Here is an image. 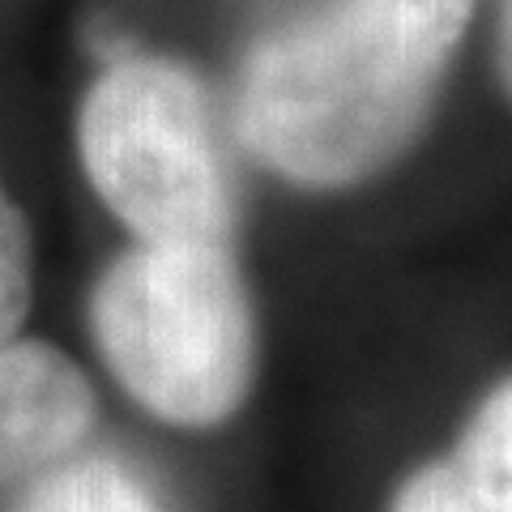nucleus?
I'll use <instances>...</instances> for the list:
<instances>
[{"mask_svg":"<svg viewBox=\"0 0 512 512\" xmlns=\"http://www.w3.org/2000/svg\"><path fill=\"white\" fill-rule=\"evenodd\" d=\"M478 0H308L252 39L235 137L299 188L372 180L423 133Z\"/></svg>","mask_w":512,"mask_h":512,"instance_id":"nucleus-1","label":"nucleus"},{"mask_svg":"<svg viewBox=\"0 0 512 512\" xmlns=\"http://www.w3.org/2000/svg\"><path fill=\"white\" fill-rule=\"evenodd\" d=\"M90 325L116 380L167 423H222L252 384V303L227 244L137 239L94 286Z\"/></svg>","mask_w":512,"mask_h":512,"instance_id":"nucleus-2","label":"nucleus"},{"mask_svg":"<svg viewBox=\"0 0 512 512\" xmlns=\"http://www.w3.org/2000/svg\"><path fill=\"white\" fill-rule=\"evenodd\" d=\"M77 158L99 201L146 244H227L235 188L214 103L184 60L116 52L77 107Z\"/></svg>","mask_w":512,"mask_h":512,"instance_id":"nucleus-3","label":"nucleus"},{"mask_svg":"<svg viewBox=\"0 0 512 512\" xmlns=\"http://www.w3.org/2000/svg\"><path fill=\"white\" fill-rule=\"evenodd\" d=\"M90 419V380L69 355L47 342L0 346V487L60 461Z\"/></svg>","mask_w":512,"mask_h":512,"instance_id":"nucleus-4","label":"nucleus"},{"mask_svg":"<svg viewBox=\"0 0 512 512\" xmlns=\"http://www.w3.org/2000/svg\"><path fill=\"white\" fill-rule=\"evenodd\" d=\"M18 512H167V504L133 466L94 453L35 483Z\"/></svg>","mask_w":512,"mask_h":512,"instance_id":"nucleus-5","label":"nucleus"},{"mask_svg":"<svg viewBox=\"0 0 512 512\" xmlns=\"http://www.w3.org/2000/svg\"><path fill=\"white\" fill-rule=\"evenodd\" d=\"M457 466L483 487L495 504L512 512V380L487 397L461 440Z\"/></svg>","mask_w":512,"mask_h":512,"instance_id":"nucleus-6","label":"nucleus"},{"mask_svg":"<svg viewBox=\"0 0 512 512\" xmlns=\"http://www.w3.org/2000/svg\"><path fill=\"white\" fill-rule=\"evenodd\" d=\"M30 295H35V239L18 201L0 184V346L26 320Z\"/></svg>","mask_w":512,"mask_h":512,"instance_id":"nucleus-7","label":"nucleus"},{"mask_svg":"<svg viewBox=\"0 0 512 512\" xmlns=\"http://www.w3.org/2000/svg\"><path fill=\"white\" fill-rule=\"evenodd\" d=\"M397 512H508L474 483L453 461V466H431L419 478H410L397 495Z\"/></svg>","mask_w":512,"mask_h":512,"instance_id":"nucleus-8","label":"nucleus"},{"mask_svg":"<svg viewBox=\"0 0 512 512\" xmlns=\"http://www.w3.org/2000/svg\"><path fill=\"white\" fill-rule=\"evenodd\" d=\"M495 69L512 99V0H495Z\"/></svg>","mask_w":512,"mask_h":512,"instance_id":"nucleus-9","label":"nucleus"}]
</instances>
